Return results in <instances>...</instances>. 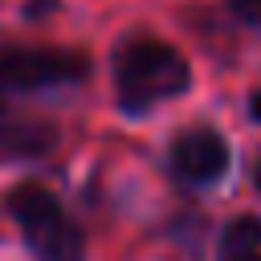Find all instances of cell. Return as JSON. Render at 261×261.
Instances as JSON below:
<instances>
[{
	"label": "cell",
	"instance_id": "7a4b0ae2",
	"mask_svg": "<svg viewBox=\"0 0 261 261\" xmlns=\"http://www.w3.org/2000/svg\"><path fill=\"white\" fill-rule=\"evenodd\" d=\"M4 212L12 216L24 249L37 261H86V237L49 188L16 184L4 196Z\"/></svg>",
	"mask_w": 261,
	"mask_h": 261
},
{
	"label": "cell",
	"instance_id": "52a82bcc",
	"mask_svg": "<svg viewBox=\"0 0 261 261\" xmlns=\"http://www.w3.org/2000/svg\"><path fill=\"white\" fill-rule=\"evenodd\" d=\"M228 12L249 24V29H261V0H228Z\"/></svg>",
	"mask_w": 261,
	"mask_h": 261
},
{
	"label": "cell",
	"instance_id": "6da1fadb",
	"mask_svg": "<svg viewBox=\"0 0 261 261\" xmlns=\"http://www.w3.org/2000/svg\"><path fill=\"white\" fill-rule=\"evenodd\" d=\"M110 73H114L118 110L130 114V118L188 94V86H192L188 57L171 41H159V37H147V33L118 41V49L110 57Z\"/></svg>",
	"mask_w": 261,
	"mask_h": 261
},
{
	"label": "cell",
	"instance_id": "277c9868",
	"mask_svg": "<svg viewBox=\"0 0 261 261\" xmlns=\"http://www.w3.org/2000/svg\"><path fill=\"white\" fill-rule=\"evenodd\" d=\"M232 163L228 139L216 126H188L167 143V175L179 188H208Z\"/></svg>",
	"mask_w": 261,
	"mask_h": 261
},
{
	"label": "cell",
	"instance_id": "30bf717a",
	"mask_svg": "<svg viewBox=\"0 0 261 261\" xmlns=\"http://www.w3.org/2000/svg\"><path fill=\"white\" fill-rule=\"evenodd\" d=\"M4 114H8V106H4V102H0V118H4Z\"/></svg>",
	"mask_w": 261,
	"mask_h": 261
},
{
	"label": "cell",
	"instance_id": "3957f363",
	"mask_svg": "<svg viewBox=\"0 0 261 261\" xmlns=\"http://www.w3.org/2000/svg\"><path fill=\"white\" fill-rule=\"evenodd\" d=\"M90 77V57L61 45H16L0 41V90H57L82 86Z\"/></svg>",
	"mask_w": 261,
	"mask_h": 261
},
{
	"label": "cell",
	"instance_id": "8992f818",
	"mask_svg": "<svg viewBox=\"0 0 261 261\" xmlns=\"http://www.w3.org/2000/svg\"><path fill=\"white\" fill-rule=\"evenodd\" d=\"M216 261H261V216H232L216 241Z\"/></svg>",
	"mask_w": 261,
	"mask_h": 261
},
{
	"label": "cell",
	"instance_id": "5b68a950",
	"mask_svg": "<svg viewBox=\"0 0 261 261\" xmlns=\"http://www.w3.org/2000/svg\"><path fill=\"white\" fill-rule=\"evenodd\" d=\"M57 147V126L41 122V118H20V114H4L0 118V163H16V159H37L49 155Z\"/></svg>",
	"mask_w": 261,
	"mask_h": 261
},
{
	"label": "cell",
	"instance_id": "9c48e42d",
	"mask_svg": "<svg viewBox=\"0 0 261 261\" xmlns=\"http://www.w3.org/2000/svg\"><path fill=\"white\" fill-rule=\"evenodd\" d=\"M253 188H257V192H261V159H257V163H253Z\"/></svg>",
	"mask_w": 261,
	"mask_h": 261
},
{
	"label": "cell",
	"instance_id": "ba28073f",
	"mask_svg": "<svg viewBox=\"0 0 261 261\" xmlns=\"http://www.w3.org/2000/svg\"><path fill=\"white\" fill-rule=\"evenodd\" d=\"M249 118H253V122H261V90H253V94H249Z\"/></svg>",
	"mask_w": 261,
	"mask_h": 261
}]
</instances>
